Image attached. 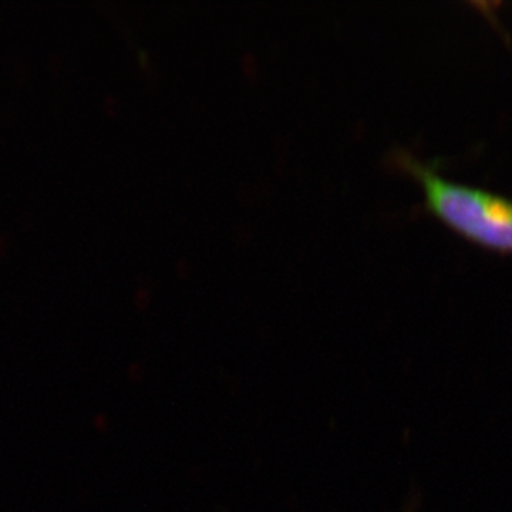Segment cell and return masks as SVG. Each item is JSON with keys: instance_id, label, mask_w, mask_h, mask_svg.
<instances>
[{"instance_id": "cell-1", "label": "cell", "mask_w": 512, "mask_h": 512, "mask_svg": "<svg viewBox=\"0 0 512 512\" xmlns=\"http://www.w3.org/2000/svg\"><path fill=\"white\" fill-rule=\"evenodd\" d=\"M386 164L413 177L424 191L423 208L458 235L501 254H512V200L495 192L448 180L436 163H423L403 147L387 153Z\"/></svg>"}, {"instance_id": "cell-2", "label": "cell", "mask_w": 512, "mask_h": 512, "mask_svg": "<svg viewBox=\"0 0 512 512\" xmlns=\"http://www.w3.org/2000/svg\"><path fill=\"white\" fill-rule=\"evenodd\" d=\"M410 512H412V511H410Z\"/></svg>"}]
</instances>
